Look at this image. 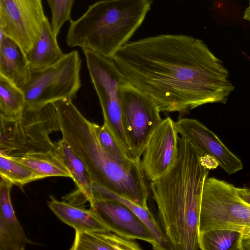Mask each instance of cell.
<instances>
[{
    "instance_id": "6da1fadb",
    "label": "cell",
    "mask_w": 250,
    "mask_h": 250,
    "mask_svg": "<svg viewBox=\"0 0 250 250\" xmlns=\"http://www.w3.org/2000/svg\"><path fill=\"white\" fill-rule=\"evenodd\" d=\"M111 61L123 79L161 112L183 116L204 104H225L234 89L221 60L190 36L162 34L128 42Z\"/></svg>"
},
{
    "instance_id": "3957f363",
    "label": "cell",
    "mask_w": 250,
    "mask_h": 250,
    "mask_svg": "<svg viewBox=\"0 0 250 250\" xmlns=\"http://www.w3.org/2000/svg\"><path fill=\"white\" fill-rule=\"evenodd\" d=\"M62 139L78 155L93 183L148 208L149 186L141 160L131 164L120 161L100 145L95 123L86 119L71 99L55 103Z\"/></svg>"
},
{
    "instance_id": "2e32d148",
    "label": "cell",
    "mask_w": 250,
    "mask_h": 250,
    "mask_svg": "<svg viewBox=\"0 0 250 250\" xmlns=\"http://www.w3.org/2000/svg\"><path fill=\"white\" fill-rule=\"evenodd\" d=\"M0 75L21 89L30 81L31 71L25 53L13 40L0 32Z\"/></svg>"
},
{
    "instance_id": "7c38bea8",
    "label": "cell",
    "mask_w": 250,
    "mask_h": 250,
    "mask_svg": "<svg viewBox=\"0 0 250 250\" xmlns=\"http://www.w3.org/2000/svg\"><path fill=\"white\" fill-rule=\"evenodd\" d=\"M179 138L175 122L169 117L163 119L149 137L142 155L141 165L148 180L162 177L174 166Z\"/></svg>"
},
{
    "instance_id": "30bf717a",
    "label": "cell",
    "mask_w": 250,
    "mask_h": 250,
    "mask_svg": "<svg viewBox=\"0 0 250 250\" xmlns=\"http://www.w3.org/2000/svg\"><path fill=\"white\" fill-rule=\"evenodd\" d=\"M42 0H0V30L25 54L38 40L45 18Z\"/></svg>"
},
{
    "instance_id": "9c48e42d",
    "label": "cell",
    "mask_w": 250,
    "mask_h": 250,
    "mask_svg": "<svg viewBox=\"0 0 250 250\" xmlns=\"http://www.w3.org/2000/svg\"><path fill=\"white\" fill-rule=\"evenodd\" d=\"M123 128L131 152L141 159L146 143L163 119L153 101L124 80L120 87Z\"/></svg>"
},
{
    "instance_id": "d6986e66",
    "label": "cell",
    "mask_w": 250,
    "mask_h": 250,
    "mask_svg": "<svg viewBox=\"0 0 250 250\" xmlns=\"http://www.w3.org/2000/svg\"><path fill=\"white\" fill-rule=\"evenodd\" d=\"M71 250H141L136 240L124 238L111 232L75 231Z\"/></svg>"
},
{
    "instance_id": "5bb4252c",
    "label": "cell",
    "mask_w": 250,
    "mask_h": 250,
    "mask_svg": "<svg viewBox=\"0 0 250 250\" xmlns=\"http://www.w3.org/2000/svg\"><path fill=\"white\" fill-rule=\"evenodd\" d=\"M12 185L0 177V250H23L27 245L33 243L26 237L15 214L10 199Z\"/></svg>"
},
{
    "instance_id": "9a60e30c",
    "label": "cell",
    "mask_w": 250,
    "mask_h": 250,
    "mask_svg": "<svg viewBox=\"0 0 250 250\" xmlns=\"http://www.w3.org/2000/svg\"><path fill=\"white\" fill-rule=\"evenodd\" d=\"M54 151L61 158L69 170L77 189L65 197V200L75 205L83 206L93 197V182L84 164L62 139L54 142Z\"/></svg>"
},
{
    "instance_id": "4fadbf2b",
    "label": "cell",
    "mask_w": 250,
    "mask_h": 250,
    "mask_svg": "<svg viewBox=\"0 0 250 250\" xmlns=\"http://www.w3.org/2000/svg\"><path fill=\"white\" fill-rule=\"evenodd\" d=\"M175 124L180 136L190 140L205 155L213 157L227 173L232 174L243 169L241 160L213 132L200 121L181 118Z\"/></svg>"
},
{
    "instance_id": "277c9868",
    "label": "cell",
    "mask_w": 250,
    "mask_h": 250,
    "mask_svg": "<svg viewBox=\"0 0 250 250\" xmlns=\"http://www.w3.org/2000/svg\"><path fill=\"white\" fill-rule=\"evenodd\" d=\"M152 2L151 0L98 1L80 18L70 21L66 43L111 60L141 25Z\"/></svg>"
},
{
    "instance_id": "8992f818",
    "label": "cell",
    "mask_w": 250,
    "mask_h": 250,
    "mask_svg": "<svg viewBox=\"0 0 250 250\" xmlns=\"http://www.w3.org/2000/svg\"><path fill=\"white\" fill-rule=\"evenodd\" d=\"M81 60L76 50L64 54L55 64L31 73L30 81L21 89L25 107L39 108L49 104L72 100L81 87Z\"/></svg>"
},
{
    "instance_id": "5b68a950",
    "label": "cell",
    "mask_w": 250,
    "mask_h": 250,
    "mask_svg": "<svg viewBox=\"0 0 250 250\" xmlns=\"http://www.w3.org/2000/svg\"><path fill=\"white\" fill-rule=\"evenodd\" d=\"M57 131L60 127L54 103L39 108L25 107L15 118L0 116V154L14 157L51 150L55 144L50 135Z\"/></svg>"
},
{
    "instance_id": "e0dca14e",
    "label": "cell",
    "mask_w": 250,
    "mask_h": 250,
    "mask_svg": "<svg viewBox=\"0 0 250 250\" xmlns=\"http://www.w3.org/2000/svg\"><path fill=\"white\" fill-rule=\"evenodd\" d=\"M50 198L48 202L49 208L61 221L75 231L109 232L91 209L58 201L53 197Z\"/></svg>"
},
{
    "instance_id": "52a82bcc",
    "label": "cell",
    "mask_w": 250,
    "mask_h": 250,
    "mask_svg": "<svg viewBox=\"0 0 250 250\" xmlns=\"http://www.w3.org/2000/svg\"><path fill=\"white\" fill-rule=\"evenodd\" d=\"M250 228V205L238 196L232 184L207 177L202 190L199 233L214 229L241 232Z\"/></svg>"
},
{
    "instance_id": "83f0119b",
    "label": "cell",
    "mask_w": 250,
    "mask_h": 250,
    "mask_svg": "<svg viewBox=\"0 0 250 250\" xmlns=\"http://www.w3.org/2000/svg\"><path fill=\"white\" fill-rule=\"evenodd\" d=\"M238 250H250V240L240 238Z\"/></svg>"
},
{
    "instance_id": "44dd1931",
    "label": "cell",
    "mask_w": 250,
    "mask_h": 250,
    "mask_svg": "<svg viewBox=\"0 0 250 250\" xmlns=\"http://www.w3.org/2000/svg\"><path fill=\"white\" fill-rule=\"evenodd\" d=\"M93 196L114 199L126 205L146 224L161 247V250H171V245L159 223L149 208H145L128 199L93 183Z\"/></svg>"
},
{
    "instance_id": "cb8c5ba5",
    "label": "cell",
    "mask_w": 250,
    "mask_h": 250,
    "mask_svg": "<svg viewBox=\"0 0 250 250\" xmlns=\"http://www.w3.org/2000/svg\"><path fill=\"white\" fill-rule=\"evenodd\" d=\"M0 175L21 189L29 183L43 179L28 167L1 154H0Z\"/></svg>"
},
{
    "instance_id": "ba28073f",
    "label": "cell",
    "mask_w": 250,
    "mask_h": 250,
    "mask_svg": "<svg viewBox=\"0 0 250 250\" xmlns=\"http://www.w3.org/2000/svg\"><path fill=\"white\" fill-rule=\"evenodd\" d=\"M82 50L102 108L104 123L124 149L135 158L131 152L122 124L119 92L124 79L111 60L91 50Z\"/></svg>"
},
{
    "instance_id": "4316f807",
    "label": "cell",
    "mask_w": 250,
    "mask_h": 250,
    "mask_svg": "<svg viewBox=\"0 0 250 250\" xmlns=\"http://www.w3.org/2000/svg\"><path fill=\"white\" fill-rule=\"evenodd\" d=\"M236 189L239 197L245 203L250 205V188L236 187Z\"/></svg>"
},
{
    "instance_id": "484cf974",
    "label": "cell",
    "mask_w": 250,
    "mask_h": 250,
    "mask_svg": "<svg viewBox=\"0 0 250 250\" xmlns=\"http://www.w3.org/2000/svg\"><path fill=\"white\" fill-rule=\"evenodd\" d=\"M52 13L51 27L57 37L63 24L70 21L71 9L75 0H46Z\"/></svg>"
},
{
    "instance_id": "ffe728a7",
    "label": "cell",
    "mask_w": 250,
    "mask_h": 250,
    "mask_svg": "<svg viewBox=\"0 0 250 250\" xmlns=\"http://www.w3.org/2000/svg\"><path fill=\"white\" fill-rule=\"evenodd\" d=\"M9 157L28 167L43 178L49 177L72 178L64 162L53 149L48 151L28 152L17 156Z\"/></svg>"
},
{
    "instance_id": "8fae6325",
    "label": "cell",
    "mask_w": 250,
    "mask_h": 250,
    "mask_svg": "<svg viewBox=\"0 0 250 250\" xmlns=\"http://www.w3.org/2000/svg\"><path fill=\"white\" fill-rule=\"evenodd\" d=\"M90 209L109 232L124 238L148 243L154 250L161 247L143 221L128 207L117 200L93 196Z\"/></svg>"
},
{
    "instance_id": "ac0fdd59",
    "label": "cell",
    "mask_w": 250,
    "mask_h": 250,
    "mask_svg": "<svg viewBox=\"0 0 250 250\" xmlns=\"http://www.w3.org/2000/svg\"><path fill=\"white\" fill-rule=\"evenodd\" d=\"M63 55L58 43L57 36L45 17L38 40L25 54L31 73L55 64Z\"/></svg>"
},
{
    "instance_id": "f1b7e54d",
    "label": "cell",
    "mask_w": 250,
    "mask_h": 250,
    "mask_svg": "<svg viewBox=\"0 0 250 250\" xmlns=\"http://www.w3.org/2000/svg\"><path fill=\"white\" fill-rule=\"evenodd\" d=\"M240 238L250 240V228H245L241 231Z\"/></svg>"
},
{
    "instance_id": "7a4b0ae2",
    "label": "cell",
    "mask_w": 250,
    "mask_h": 250,
    "mask_svg": "<svg viewBox=\"0 0 250 250\" xmlns=\"http://www.w3.org/2000/svg\"><path fill=\"white\" fill-rule=\"evenodd\" d=\"M204 155L190 140L179 136L174 166L149 185L159 224L172 250H200L201 197L210 170L204 163Z\"/></svg>"
},
{
    "instance_id": "603a6c76",
    "label": "cell",
    "mask_w": 250,
    "mask_h": 250,
    "mask_svg": "<svg viewBox=\"0 0 250 250\" xmlns=\"http://www.w3.org/2000/svg\"><path fill=\"white\" fill-rule=\"evenodd\" d=\"M241 237L238 231L214 229L199 233L200 250H238Z\"/></svg>"
},
{
    "instance_id": "d4e9b609",
    "label": "cell",
    "mask_w": 250,
    "mask_h": 250,
    "mask_svg": "<svg viewBox=\"0 0 250 250\" xmlns=\"http://www.w3.org/2000/svg\"><path fill=\"white\" fill-rule=\"evenodd\" d=\"M95 130L101 146L117 160L126 164L141 161L133 158L124 149L106 123H104L102 125L95 123Z\"/></svg>"
},
{
    "instance_id": "7402d4cb",
    "label": "cell",
    "mask_w": 250,
    "mask_h": 250,
    "mask_svg": "<svg viewBox=\"0 0 250 250\" xmlns=\"http://www.w3.org/2000/svg\"><path fill=\"white\" fill-rule=\"evenodd\" d=\"M25 105L22 90L0 75V116L7 118L18 117Z\"/></svg>"
}]
</instances>
